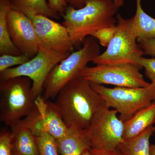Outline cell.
Instances as JSON below:
<instances>
[{"label":"cell","mask_w":155,"mask_h":155,"mask_svg":"<svg viewBox=\"0 0 155 155\" xmlns=\"http://www.w3.org/2000/svg\"><path fill=\"white\" fill-rule=\"evenodd\" d=\"M55 99L54 103L67 127L78 130H86L106 105L91 83L81 76L64 86Z\"/></svg>","instance_id":"obj_1"},{"label":"cell","mask_w":155,"mask_h":155,"mask_svg":"<svg viewBox=\"0 0 155 155\" xmlns=\"http://www.w3.org/2000/svg\"><path fill=\"white\" fill-rule=\"evenodd\" d=\"M118 7L113 0H85L76 9L68 6L62 17L74 46L100 28L116 25Z\"/></svg>","instance_id":"obj_2"},{"label":"cell","mask_w":155,"mask_h":155,"mask_svg":"<svg viewBox=\"0 0 155 155\" xmlns=\"http://www.w3.org/2000/svg\"><path fill=\"white\" fill-rule=\"evenodd\" d=\"M97 40L93 37H87L82 47L72 52L51 70L43 85V97L46 101L55 98L64 86L80 77L87 64L100 54V45Z\"/></svg>","instance_id":"obj_3"},{"label":"cell","mask_w":155,"mask_h":155,"mask_svg":"<svg viewBox=\"0 0 155 155\" xmlns=\"http://www.w3.org/2000/svg\"><path fill=\"white\" fill-rule=\"evenodd\" d=\"M0 96V121L10 127L19 123L35 106L32 81L28 77L1 81Z\"/></svg>","instance_id":"obj_4"},{"label":"cell","mask_w":155,"mask_h":155,"mask_svg":"<svg viewBox=\"0 0 155 155\" xmlns=\"http://www.w3.org/2000/svg\"><path fill=\"white\" fill-rule=\"evenodd\" d=\"M116 18L117 29L114 38L105 51L92 62L96 65L130 64L139 66L138 61L144 53L137 42L133 19H125L119 14Z\"/></svg>","instance_id":"obj_5"},{"label":"cell","mask_w":155,"mask_h":155,"mask_svg":"<svg viewBox=\"0 0 155 155\" xmlns=\"http://www.w3.org/2000/svg\"><path fill=\"white\" fill-rule=\"evenodd\" d=\"M109 108L120 114L119 118L126 121L142 108L155 101V83L146 87H116L109 88L101 84L91 83Z\"/></svg>","instance_id":"obj_6"},{"label":"cell","mask_w":155,"mask_h":155,"mask_svg":"<svg viewBox=\"0 0 155 155\" xmlns=\"http://www.w3.org/2000/svg\"><path fill=\"white\" fill-rule=\"evenodd\" d=\"M70 54L40 48L36 55L28 62L0 72V80L19 76L28 78L32 81V93L36 99L41 96L45 81L51 70Z\"/></svg>","instance_id":"obj_7"},{"label":"cell","mask_w":155,"mask_h":155,"mask_svg":"<svg viewBox=\"0 0 155 155\" xmlns=\"http://www.w3.org/2000/svg\"><path fill=\"white\" fill-rule=\"evenodd\" d=\"M142 67L133 64L97 65L85 67L81 73L90 83L111 84L117 87H146L147 82L140 73Z\"/></svg>","instance_id":"obj_8"},{"label":"cell","mask_w":155,"mask_h":155,"mask_svg":"<svg viewBox=\"0 0 155 155\" xmlns=\"http://www.w3.org/2000/svg\"><path fill=\"white\" fill-rule=\"evenodd\" d=\"M118 113L105 105L97 112L85 130L91 148L117 149L124 140V122Z\"/></svg>","instance_id":"obj_9"},{"label":"cell","mask_w":155,"mask_h":155,"mask_svg":"<svg viewBox=\"0 0 155 155\" xmlns=\"http://www.w3.org/2000/svg\"><path fill=\"white\" fill-rule=\"evenodd\" d=\"M35 28L40 48L71 54L74 45L68 30L49 17L42 15L29 17Z\"/></svg>","instance_id":"obj_10"},{"label":"cell","mask_w":155,"mask_h":155,"mask_svg":"<svg viewBox=\"0 0 155 155\" xmlns=\"http://www.w3.org/2000/svg\"><path fill=\"white\" fill-rule=\"evenodd\" d=\"M9 35L22 54L33 58L39 50L38 40L32 20L22 12L11 8L7 15Z\"/></svg>","instance_id":"obj_11"},{"label":"cell","mask_w":155,"mask_h":155,"mask_svg":"<svg viewBox=\"0 0 155 155\" xmlns=\"http://www.w3.org/2000/svg\"><path fill=\"white\" fill-rule=\"evenodd\" d=\"M35 104L43 118L46 132L58 140L67 133L68 127L65 124L54 102L46 101L41 96L35 99Z\"/></svg>","instance_id":"obj_12"},{"label":"cell","mask_w":155,"mask_h":155,"mask_svg":"<svg viewBox=\"0 0 155 155\" xmlns=\"http://www.w3.org/2000/svg\"><path fill=\"white\" fill-rule=\"evenodd\" d=\"M58 153L61 155H81L91 148L84 130L68 128L64 136L56 140Z\"/></svg>","instance_id":"obj_13"},{"label":"cell","mask_w":155,"mask_h":155,"mask_svg":"<svg viewBox=\"0 0 155 155\" xmlns=\"http://www.w3.org/2000/svg\"><path fill=\"white\" fill-rule=\"evenodd\" d=\"M155 124V101L124 121V140L137 136Z\"/></svg>","instance_id":"obj_14"},{"label":"cell","mask_w":155,"mask_h":155,"mask_svg":"<svg viewBox=\"0 0 155 155\" xmlns=\"http://www.w3.org/2000/svg\"><path fill=\"white\" fill-rule=\"evenodd\" d=\"M11 127L13 155H40L35 136L19 122Z\"/></svg>","instance_id":"obj_15"},{"label":"cell","mask_w":155,"mask_h":155,"mask_svg":"<svg viewBox=\"0 0 155 155\" xmlns=\"http://www.w3.org/2000/svg\"><path fill=\"white\" fill-rule=\"evenodd\" d=\"M155 132L153 125L137 136L123 140L117 149L124 155H150V139Z\"/></svg>","instance_id":"obj_16"},{"label":"cell","mask_w":155,"mask_h":155,"mask_svg":"<svg viewBox=\"0 0 155 155\" xmlns=\"http://www.w3.org/2000/svg\"><path fill=\"white\" fill-rule=\"evenodd\" d=\"M11 8L22 12L28 17L42 15L52 19H59L61 15L50 8L47 0H10Z\"/></svg>","instance_id":"obj_17"},{"label":"cell","mask_w":155,"mask_h":155,"mask_svg":"<svg viewBox=\"0 0 155 155\" xmlns=\"http://www.w3.org/2000/svg\"><path fill=\"white\" fill-rule=\"evenodd\" d=\"M11 8L10 0H0V55L21 54L9 35L7 15Z\"/></svg>","instance_id":"obj_18"},{"label":"cell","mask_w":155,"mask_h":155,"mask_svg":"<svg viewBox=\"0 0 155 155\" xmlns=\"http://www.w3.org/2000/svg\"><path fill=\"white\" fill-rule=\"evenodd\" d=\"M135 14L132 17L137 40L155 38V19L147 14L142 7L141 0H136Z\"/></svg>","instance_id":"obj_19"},{"label":"cell","mask_w":155,"mask_h":155,"mask_svg":"<svg viewBox=\"0 0 155 155\" xmlns=\"http://www.w3.org/2000/svg\"><path fill=\"white\" fill-rule=\"evenodd\" d=\"M19 122L30 130L35 137L46 132L43 118L35 104L33 110Z\"/></svg>","instance_id":"obj_20"},{"label":"cell","mask_w":155,"mask_h":155,"mask_svg":"<svg viewBox=\"0 0 155 155\" xmlns=\"http://www.w3.org/2000/svg\"><path fill=\"white\" fill-rule=\"evenodd\" d=\"M40 155H58L56 140L48 132L35 137Z\"/></svg>","instance_id":"obj_21"},{"label":"cell","mask_w":155,"mask_h":155,"mask_svg":"<svg viewBox=\"0 0 155 155\" xmlns=\"http://www.w3.org/2000/svg\"><path fill=\"white\" fill-rule=\"evenodd\" d=\"M31 59L24 54L18 55H2L0 56V72L11 68L13 66H20L28 62Z\"/></svg>","instance_id":"obj_22"},{"label":"cell","mask_w":155,"mask_h":155,"mask_svg":"<svg viewBox=\"0 0 155 155\" xmlns=\"http://www.w3.org/2000/svg\"><path fill=\"white\" fill-rule=\"evenodd\" d=\"M116 25L100 28L92 34L91 36L96 39L101 45L107 47L117 31Z\"/></svg>","instance_id":"obj_23"},{"label":"cell","mask_w":155,"mask_h":155,"mask_svg":"<svg viewBox=\"0 0 155 155\" xmlns=\"http://www.w3.org/2000/svg\"><path fill=\"white\" fill-rule=\"evenodd\" d=\"M138 65L145 69V74L147 78L155 83V58H147L142 57L138 61Z\"/></svg>","instance_id":"obj_24"},{"label":"cell","mask_w":155,"mask_h":155,"mask_svg":"<svg viewBox=\"0 0 155 155\" xmlns=\"http://www.w3.org/2000/svg\"><path fill=\"white\" fill-rule=\"evenodd\" d=\"M11 131L2 129L0 133V155H12Z\"/></svg>","instance_id":"obj_25"},{"label":"cell","mask_w":155,"mask_h":155,"mask_svg":"<svg viewBox=\"0 0 155 155\" xmlns=\"http://www.w3.org/2000/svg\"><path fill=\"white\" fill-rule=\"evenodd\" d=\"M144 54L155 57V38L147 39L137 40Z\"/></svg>","instance_id":"obj_26"},{"label":"cell","mask_w":155,"mask_h":155,"mask_svg":"<svg viewBox=\"0 0 155 155\" xmlns=\"http://www.w3.org/2000/svg\"><path fill=\"white\" fill-rule=\"evenodd\" d=\"M48 3L50 8L61 16L64 14L68 6L65 0H48Z\"/></svg>","instance_id":"obj_27"},{"label":"cell","mask_w":155,"mask_h":155,"mask_svg":"<svg viewBox=\"0 0 155 155\" xmlns=\"http://www.w3.org/2000/svg\"><path fill=\"white\" fill-rule=\"evenodd\" d=\"M68 6L75 8L78 9L83 7L84 5L85 0H65ZM116 5L119 8L124 5L125 0H113Z\"/></svg>","instance_id":"obj_28"},{"label":"cell","mask_w":155,"mask_h":155,"mask_svg":"<svg viewBox=\"0 0 155 155\" xmlns=\"http://www.w3.org/2000/svg\"><path fill=\"white\" fill-rule=\"evenodd\" d=\"M90 151L93 155H124L118 149H98L91 148Z\"/></svg>","instance_id":"obj_29"},{"label":"cell","mask_w":155,"mask_h":155,"mask_svg":"<svg viewBox=\"0 0 155 155\" xmlns=\"http://www.w3.org/2000/svg\"><path fill=\"white\" fill-rule=\"evenodd\" d=\"M150 155H155V144L150 146Z\"/></svg>","instance_id":"obj_30"},{"label":"cell","mask_w":155,"mask_h":155,"mask_svg":"<svg viewBox=\"0 0 155 155\" xmlns=\"http://www.w3.org/2000/svg\"><path fill=\"white\" fill-rule=\"evenodd\" d=\"M81 155H93L91 153V152L90 151L88 150L84 153L83 154H82Z\"/></svg>","instance_id":"obj_31"},{"label":"cell","mask_w":155,"mask_h":155,"mask_svg":"<svg viewBox=\"0 0 155 155\" xmlns=\"http://www.w3.org/2000/svg\"></svg>","instance_id":"obj_32"}]
</instances>
